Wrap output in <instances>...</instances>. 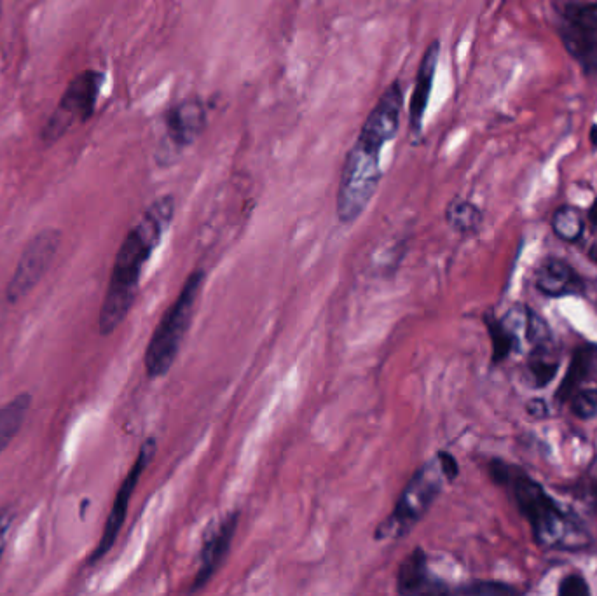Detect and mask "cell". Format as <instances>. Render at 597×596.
<instances>
[{
    "mask_svg": "<svg viewBox=\"0 0 597 596\" xmlns=\"http://www.w3.org/2000/svg\"><path fill=\"white\" fill-rule=\"evenodd\" d=\"M175 215L173 196H163L145 210L137 224L124 238L117 252L116 263L110 275L109 289L103 299L98 327L100 333L112 334L123 324L137 298L138 284L145 264L151 259L161 238L170 228Z\"/></svg>",
    "mask_w": 597,
    "mask_h": 596,
    "instance_id": "cell-1",
    "label": "cell"
},
{
    "mask_svg": "<svg viewBox=\"0 0 597 596\" xmlns=\"http://www.w3.org/2000/svg\"><path fill=\"white\" fill-rule=\"evenodd\" d=\"M515 504L533 528L536 542L543 548L584 549L589 535L575 514L563 513L542 486L515 469L508 481Z\"/></svg>",
    "mask_w": 597,
    "mask_h": 596,
    "instance_id": "cell-2",
    "label": "cell"
},
{
    "mask_svg": "<svg viewBox=\"0 0 597 596\" xmlns=\"http://www.w3.org/2000/svg\"><path fill=\"white\" fill-rule=\"evenodd\" d=\"M388 142L362 132L346 156L337 191V217L351 224L364 214L383 177L381 151Z\"/></svg>",
    "mask_w": 597,
    "mask_h": 596,
    "instance_id": "cell-3",
    "label": "cell"
},
{
    "mask_svg": "<svg viewBox=\"0 0 597 596\" xmlns=\"http://www.w3.org/2000/svg\"><path fill=\"white\" fill-rule=\"evenodd\" d=\"M203 280L205 275L199 270L187 278L179 298L173 301L152 334L151 343L145 352V369L151 378L165 376L177 359L184 336L193 320L194 306L203 287Z\"/></svg>",
    "mask_w": 597,
    "mask_h": 596,
    "instance_id": "cell-4",
    "label": "cell"
},
{
    "mask_svg": "<svg viewBox=\"0 0 597 596\" xmlns=\"http://www.w3.org/2000/svg\"><path fill=\"white\" fill-rule=\"evenodd\" d=\"M444 472L439 460H433L423 465L411 481L407 483L404 492L400 493L397 504L393 507L388 520L383 521L378 527V539H392L407 534L418 523L426 511L430 509L440 490H442Z\"/></svg>",
    "mask_w": 597,
    "mask_h": 596,
    "instance_id": "cell-5",
    "label": "cell"
},
{
    "mask_svg": "<svg viewBox=\"0 0 597 596\" xmlns=\"http://www.w3.org/2000/svg\"><path fill=\"white\" fill-rule=\"evenodd\" d=\"M102 84L103 76L98 70H84L77 74L67 86L48 123L44 125L42 139L56 142L77 123H86L97 109Z\"/></svg>",
    "mask_w": 597,
    "mask_h": 596,
    "instance_id": "cell-6",
    "label": "cell"
},
{
    "mask_svg": "<svg viewBox=\"0 0 597 596\" xmlns=\"http://www.w3.org/2000/svg\"><path fill=\"white\" fill-rule=\"evenodd\" d=\"M564 48L587 74L597 72V4H570L559 21Z\"/></svg>",
    "mask_w": 597,
    "mask_h": 596,
    "instance_id": "cell-7",
    "label": "cell"
},
{
    "mask_svg": "<svg viewBox=\"0 0 597 596\" xmlns=\"http://www.w3.org/2000/svg\"><path fill=\"white\" fill-rule=\"evenodd\" d=\"M58 247L60 233L56 229H44L30 240L27 249L23 250V256L14 270L11 282L7 285L9 303H18L39 284V280L53 263Z\"/></svg>",
    "mask_w": 597,
    "mask_h": 596,
    "instance_id": "cell-8",
    "label": "cell"
},
{
    "mask_svg": "<svg viewBox=\"0 0 597 596\" xmlns=\"http://www.w3.org/2000/svg\"><path fill=\"white\" fill-rule=\"evenodd\" d=\"M165 139L161 151L166 158L179 156L187 147L193 146L206 126V107L199 98H186L172 105L163 116Z\"/></svg>",
    "mask_w": 597,
    "mask_h": 596,
    "instance_id": "cell-9",
    "label": "cell"
},
{
    "mask_svg": "<svg viewBox=\"0 0 597 596\" xmlns=\"http://www.w3.org/2000/svg\"><path fill=\"white\" fill-rule=\"evenodd\" d=\"M156 453V441L154 439H147L142 448L138 451L137 460L131 467L128 476L123 481V485L117 492L114 506L110 509L109 518L105 521V528H103L102 539L98 542L97 549L91 555L90 563L100 562L103 556L109 553L114 542H116L117 535L123 528L124 520H126V513H128V506H130L131 495L137 488L138 481L142 478L147 465L151 464L152 457Z\"/></svg>",
    "mask_w": 597,
    "mask_h": 596,
    "instance_id": "cell-10",
    "label": "cell"
},
{
    "mask_svg": "<svg viewBox=\"0 0 597 596\" xmlns=\"http://www.w3.org/2000/svg\"><path fill=\"white\" fill-rule=\"evenodd\" d=\"M238 518H240L238 513L229 514L226 520L220 521L219 525L212 528L210 534L206 535L203 548L199 553L198 574L194 577L191 593L201 590L212 579L213 574L219 570L222 562L226 560L231 542H233L234 532H236Z\"/></svg>",
    "mask_w": 597,
    "mask_h": 596,
    "instance_id": "cell-11",
    "label": "cell"
},
{
    "mask_svg": "<svg viewBox=\"0 0 597 596\" xmlns=\"http://www.w3.org/2000/svg\"><path fill=\"white\" fill-rule=\"evenodd\" d=\"M439 56V41L430 42L421 56L418 74H416L414 88H412L411 104H409V135L411 137H419L423 132V121H425L426 109H428L430 97H432Z\"/></svg>",
    "mask_w": 597,
    "mask_h": 596,
    "instance_id": "cell-12",
    "label": "cell"
},
{
    "mask_svg": "<svg viewBox=\"0 0 597 596\" xmlns=\"http://www.w3.org/2000/svg\"><path fill=\"white\" fill-rule=\"evenodd\" d=\"M536 287L550 298L584 292V282H582V278L578 277L577 271L573 270L570 264L564 263L556 257H550L547 261H543L542 266L538 268Z\"/></svg>",
    "mask_w": 597,
    "mask_h": 596,
    "instance_id": "cell-13",
    "label": "cell"
},
{
    "mask_svg": "<svg viewBox=\"0 0 597 596\" xmlns=\"http://www.w3.org/2000/svg\"><path fill=\"white\" fill-rule=\"evenodd\" d=\"M398 593L402 595H428V593H446V586L433 581L426 569V555L416 549L400 565L397 577Z\"/></svg>",
    "mask_w": 597,
    "mask_h": 596,
    "instance_id": "cell-14",
    "label": "cell"
},
{
    "mask_svg": "<svg viewBox=\"0 0 597 596\" xmlns=\"http://www.w3.org/2000/svg\"><path fill=\"white\" fill-rule=\"evenodd\" d=\"M596 361L597 347H594V345H584V347L575 350L568 373L564 376L561 387L556 392L557 401L561 402V404L570 401L573 394L582 387V383L587 382L591 378Z\"/></svg>",
    "mask_w": 597,
    "mask_h": 596,
    "instance_id": "cell-15",
    "label": "cell"
},
{
    "mask_svg": "<svg viewBox=\"0 0 597 596\" xmlns=\"http://www.w3.org/2000/svg\"><path fill=\"white\" fill-rule=\"evenodd\" d=\"M32 397L20 394L0 408V453L6 450L14 437L18 436L23 423L27 420Z\"/></svg>",
    "mask_w": 597,
    "mask_h": 596,
    "instance_id": "cell-16",
    "label": "cell"
},
{
    "mask_svg": "<svg viewBox=\"0 0 597 596\" xmlns=\"http://www.w3.org/2000/svg\"><path fill=\"white\" fill-rule=\"evenodd\" d=\"M585 222L577 208L564 205L557 208L552 219V229L564 242H577L584 235Z\"/></svg>",
    "mask_w": 597,
    "mask_h": 596,
    "instance_id": "cell-17",
    "label": "cell"
},
{
    "mask_svg": "<svg viewBox=\"0 0 597 596\" xmlns=\"http://www.w3.org/2000/svg\"><path fill=\"white\" fill-rule=\"evenodd\" d=\"M447 222L451 224V228L460 231L463 235L475 233L477 229L481 228V210L470 201H453L447 208Z\"/></svg>",
    "mask_w": 597,
    "mask_h": 596,
    "instance_id": "cell-18",
    "label": "cell"
},
{
    "mask_svg": "<svg viewBox=\"0 0 597 596\" xmlns=\"http://www.w3.org/2000/svg\"><path fill=\"white\" fill-rule=\"evenodd\" d=\"M486 324H488L489 336L493 341V362L498 364V362L505 361L508 355L514 352L517 348V340H515L514 334L510 333V329L505 327L500 320L486 317Z\"/></svg>",
    "mask_w": 597,
    "mask_h": 596,
    "instance_id": "cell-19",
    "label": "cell"
},
{
    "mask_svg": "<svg viewBox=\"0 0 597 596\" xmlns=\"http://www.w3.org/2000/svg\"><path fill=\"white\" fill-rule=\"evenodd\" d=\"M526 338L540 352L549 347L550 340H552V334H550L547 322L538 313L529 310V308L526 310Z\"/></svg>",
    "mask_w": 597,
    "mask_h": 596,
    "instance_id": "cell-20",
    "label": "cell"
},
{
    "mask_svg": "<svg viewBox=\"0 0 597 596\" xmlns=\"http://www.w3.org/2000/svg\"><path fill=\"white\" fill-rule=\"evenodd\" d=\"M571 401V411L582 420H591L597 415V390H577Z\"/></svg>",
    "mask_w": 597,
    "mask_h": 596,
    "instance_id": "cell-21",
    "label": "cell"
},
{
    "mask_svg": "<svg viewBox=\"0 0 597 596\" xmlns=\"http://www.w3.org/2000/svg\"><path fill=\"white\" fill-rule=\"evenodd\" d=\"M529 369H531L536 387L543 389L545 385H549L554 380L557 369H559V362L547 361L545 357H535L533 361L529 362Z\"/></svg>",
    "mask_w": 597,
    "mask_h": 596,
    "instance_id": "cell-22",
    "label": "cell"
},
{
    "mask_svg": "<svg viewBox=\"0 0 597 596\" xmlns=\"http://www.w3.org/2000/svg\"><path fill=\"white\" fill-rule=\"evenodd\" d=\"M461 595H515L517 590L501 583H472L458 590Z\"/></svg>",
    "mask_w": 597,
    "mask_h": 596,
    "instance_id": "cell-23",
    "label": "cell"
},
{
    "mask_svg": "<svg viewBox=\"0 0 597 596\" xmlns=\"http://www.w3.org/2000/svg\"><path fill=\"white\" fill-rule=\"evenodd\" d=\"M559 595L589 596L591 595V588H589V584H587L584 577L571 574V576L564 577L563 583L559 586Z\"/></svg>",
    "mask_w": 597,
    "mask_h": 596,
    "instance_id": "cell-24",
    "label": "cell"
},
{
    "mask_svg": "<svg viewBox=\"0 0 597 596\" xmlns=\"http://www.w3.org/2000/svg\"><path fill=\"white\" fill-rule=\"evenodd\" d=\"M13 521L14 513L11 507L0 509V558H2V553L6 548L7 537H9V532L13 528Z\"/></svg>",
    "mask_w": 597,
    "mask_h": 596,
    "instance_id": "cell-25",
    "label": "cell"
},
{
    "mask_svg": "<svg viewBox=\"0 0 597 596\" xmlns=\"http://www.w3.org/2000/svg\"><path fill=\"white\" fill-rule=\"evenodd\" d=\"M437 460H439L444 476H446V479H449V481H453V479L460 474L458 462H456L454 457H451L449 453H439V455H437Z\"/></svg>",
    "mask_w": 597,
    "mask_h": 596,
    "instance_id": "cell-26",
    "label": "cell"
},
{
    "mask_svg": "<svg viewBox=\"0 0 597 596\" xmlns=\"http://www.w3.org/2000/svg\"><path fill=\"white\" fill-rule=\"evenodd\" d=\"M528 413L533 418H545L549 415V406L543 399H533V401L528 402Z\"/></svg>",
    "mask_w": 597,
    "mask_h": 596,
    "instance_id": "cell-27",
    "label": "cell"
},
{
    "mask_svg": "<svg viewBox=\"0 0 597 596\" xmlns=\"http://www.w3.org/2000/svg\"><path fill=\"white\" fill-rule=\"evenodd\" d=\"M587 492L597 499V464L592 467L589 476H587Z\"/></svg>",
    "mask_w": 597,
    "mask_h": 596,
    "instance_id": "cell-28",
    "label": "cell"
},
{
    "mask_svg": "<svg viewBox=\"0 0 597 596\" xmlns=\"http://www.w3.org/2000/svg\"><path fill=\"white\" fill-rule=\"evenodd\" d=\"M589 221H591L594 226H597V198L596 201L592 203L591 210H589Z\"/></svg>",
    "mask_w": 597,
    "mask_h": 596,
    "instance_id": "cell-29",
    "label": "cell"
},
{
    "mask_svg": "<svg viewBox=\"0 0 597 596\" xmlns=\"http://www.w3.org/2000/svg\"><path fill=\"white\" fill-rule=\"evenodd\" d=\"M589 257H591L592 261L597 264V242L594 243L591 250H589Z\"/></svg>",
    "mask_w": 597,
    "mask_h": 596,
    "instance_id": "cell-30",
    "label": "cell"
},
{
    "mask_svg": "<svg viewBox=\"0 0 597 596\" xmlns=\"http://www.w3.org/2000/svg\"><path fill=\"white\" fill-rule=\"evenodd\" d=\"M591 142L594 144V147H597V125L592 126Z\"/></svg>",
    "mask_w": 597,
    "mask_h": 596,
    "instance_id": "cell-31",
    "label": "cell"
},
{
    "mask_svg": "<svg viewBox=\"0 0 597 596\" xmlns=\"http://www.w3.org/2000/svg\"><path fill=\"white\" fill-rule=\"evenodd\" d=\"M0 13H2V0H0Z\"/></svg>",
    "mask_w": 597,
    "mask_h": 596,
    "instance_id": "cell-32",
    "label": "cell"
}]
</instances>
